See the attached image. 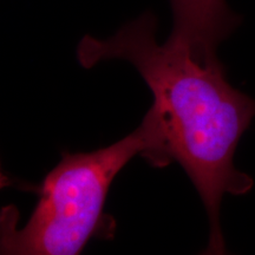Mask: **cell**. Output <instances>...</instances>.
I'll return each mask as SVG.
<instances>
[{
    "label": "cell",
    "mask_w": 255,
    "mask_h": 255,
    "mask_svg": "<svg viewBox=\"0 0 255 255\" xmlns=\"http://www.w3.org/2000/svg\"><path fill=\"white\" fill-rule=\"evenodd\" d=\"M76 53L85 69L111 59L135 66L154 98L144 116L155 137L148 162L183 168L205 205L209 240H225L222 199L245 195L254 184L234 165L239 142L255 117L254 98L232 87L219 58L200 60L170 39L159 43L157 18L150 11L108 38L87 34Z\"/></svg>",
    "instance_id": "cell-1"
},
{
    "label": "cell",
    "mask_w": 255,
    "mask_h": 255,
    "mask_svg": "<svg viewBox=\"0 0 255 255\" xmlns=\"http://www.w3.org/2000/svg\"><path fill=\"white\" fill-rule=\"evenodd\" d=\"M154 146L150 124L109 146L62 154L40 184L39 201L26 225L6 206L0 216V255H82L91 239L114 238L116 223L104 213L115 177L136 155L146 158Z\"/></svg>",
    "instance_id": "cell-2"
},
{
    "label": "cell",
    "mask_w": 255,
    "mask_h": 255,
    "mask_svg": "<svg viewBox=\"0 0 255 255\" xmlns=\"http://www.w3.org/2000/svg\"><path fill=\"white\" fill-rule=\"evenodd\" d=\"M170 5L174 25L168 39L200 60L218 58L219 45L240 24L226 0H170Z\"/></svg>",
    "instance_id": "cell-3"
},
{
    "label": "cell",
    "mask_w": 255,
    "mask_h": 255,
    "mask_svg": "<svg viewBox=\"0 0 255 255\" xmlns=\"http://www.w3.org/2000/svg\"><path fill=\"white\" fill-rule=\"evenodd\" d=\"M200 255H229L226 250V244L223 242H214L209 241L208 246Z\"/></svg>",
    "instance_id": "cell-4"
}]
</instances>
